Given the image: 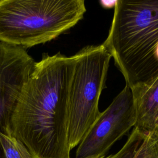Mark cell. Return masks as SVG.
<instances>
[{
  "instance_id": "cell-1",
  "label": "cell",
  "mask_w": 158,
  "mask_h": 158,
  "mask_svg": "<svg viewBox=\"0 0 158 158\" xmlns=\"http://www.w3.org/2000/svg\"><path fill=\"white\" fill-rule=\"evenodd\" d=\"M76 60V54H44L22 86L10 133L34 158H70L69 96Z\"/></svg>"
},
{
  "instance_id": "cell-6",
  "label": "cell",
  "mask_w": 158,
  "mask_h": 158,
  "mask_svg": "<svg viewBox=\"0 0 158 158\" xmlns=\"http://www.w3.org/2000/svg\"><path fill=\"white\" fill-rule=\"evenodd\" d=\"M35 62L25 49L0 42V133H10L12 114ZM0 158H5L1 144Z\"/></svg>"
},
{
  "instance_id": "cell-4",
  "label": "cell",
  "mask_w": 158,
  "mask_h": 158,
  "mask_svg": "<svg viewBox=\"0 0 158 158\" xmlns=\"http://www.w3.org/2000/svg\"><path fill=\"white\" fill-rule=\"evenodd\" d=\"M69 109L70 149L78 146L101 114L98 104L111 55L104 46H88L76 54Z\"/></svg>"
},
{
  "instance_id": "cell-9",
  "label": "cell",
  "mask_w": 158,
  "mask_h": 158,
  "mask_svg": "<svg viewBox=\"0 0 158 158\" xmlns=\"http://www.w3.org/2000/svg\"><path fill=\"white\" fill-rule=\"evenodd\" d=\"M0 144L5 158H34L25 145L10 133H0Z\"/></svg>"
},
{
  "instance_id": "cell-3",
  "label": "cell",
  "mask_w": 158,
  "mask_h": 158,
  "mask_svg": "<svg viewBox=\"0 0 158 158\" xmlns=\"http://www.w3.org/2000/svg\"><path fill=\"white\" fill-rule=\"evenodd\" d=\"M86 11L83 0H0V42L24 49L46 43Z\"/></svg>"
},
{
  "instance_id": "cell-2",
  "label": "cell",
  "mask_w": 158,
  "mask_h": 158,
  "mask_svg": "<svg viewBox=\"0 0 158 158\" xmlns=\"http://www.w3.org/2000/svg\"><path fill=\"white\" fill-rule=\"evenodd\" d=\"M131 90L158 76V0L116 1L102 43Z\"/></svg>"
},
{
  "instance_id": "cell-8",
  "label": "cell",
  "mask_w": 158,
  "mask_h": 158,
  "mask_svg": "<svg viewBox=\"0 0 158 158\" xmlns=\"http://www.w3.org/2000/svg\"><path fill=\"white\" fill-rule=\"evenodd\" d=\"M106 158H158V132L134 127L123 147Z\"/></svg>"
},
{
  "instance_id": "cell-5",
  "label": "cell",
  "mask_w": 158,
  "mask_h": 158,
  "mask_svg": "<svg viewBox=\"0 0 158 158\" xmlns=\"http://www.w3.org/2000/svg\"><path fill=\"white\" fill-rule=\"evenodd\" d=\"M135 123L133 97L131 88L126 85L81 139L75 158H104L110 147Z\"/></svg>"
},
{
  "instance_id": "cell-10",
  "label": "cell",
  "mask_w": 158,
  "mask_h": 158,
  "mask_svg": "<svg viewBox=\"0 0 158 158\" xmlns=\"http://www.w3.org/2000/svg\"><path fill=\"white\" fill-rule=\"evenodd\" d=\"M104 158H106V157H104Z\"/></svg>"
},
{
  "instance_id": "cell-7",
  "label": "cell",
  "mask_w": 158,
  "mask_h": 158,
  "mask_svg": "<svg viewBox=\"0 0 158 158\" xmlns=\"http://www.w3.org/2000/svg\"><path fill=\"white\" fill-rule=\"evenodd\" d=\"M131 92L136 114L134 127L146 132H158V76Z\"/></svg>"
}]
</instances>
